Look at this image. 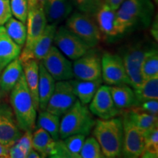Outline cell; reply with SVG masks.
Segmentation results:
<instances>
[{"instance_id":"obj_33","label":"cell","mask_w":158,"mask_h":158,"mask_svg":"<svg viewBox=\"0 0 158 158\" xmlns=\"http://www.w3.org/2000/svg\"><path fill=\"white\" fill-rule=\"evenodd\" d=\"M105 157L101 148L94 137L85 139L80 152V158H102Z\"/></svg>"},{"instance_id":"obj_34","label":"cell","mask_w":158,"mask_h":158,"mask_svg":"<svg viewBox=\"0 0 158 158\" xmlns=\"http://www.w3.org/2000/svg\"><path fill=\"white\" fill-rule=\"evenodd\" d=\"M12 14L21 22L26 23L29 11L28 0H10Z\"/></svg>"},{"instance_id":"obj_46","label":"cell","mask_w":158,"mask_h":158,"mask_svg":"<svg viewBox=\"0 0 158 158\" xmlns=\"http://www.w3.org/2000/svg\"><path fill=\"white\" fill-rule=\"evenodd\" d=\"M2 70L1 68H0V74H1V72H2Z\"/></svg>"},{"instance_id":"obj_13","label":"cell","mask_w":158,"mask_h":158,"mask_svg":"<svg viewBox=\"0 0 158 158\" xmlns=\"http://www.w3.org/2000/svg\"><path fill=\"white\" fill-rule=\"evenodd\" d=\"M73 64V77L83 81H94L101 78V59L95 53L87 51Z\"/></svg>"},{"instance_id":"obj_9","label":"cell","mask_w":158,"mask_h":158,"mask_svg":"<svg viewBox=\"0 0 158 158\" xmlns=\"http://www.w3.org/2000/svg\"><path fill=\"white\" fill-rule=\"evenodd\" d=\"M101 78L108 86L130 85L122 57L106 53L101 59Z\"/></svg>"},{"instance_id":"obj_37","label":"cell","mask_w":158,"mask_h":158,"mask_svg":"<svg viewBox=\"0 0 158 158\" xmlns=\"http://www.w3.org/2000/svg\"><path fill=\"white\" fill-rule=\"evenodd\" d=\"M10 0H0V26H4L12 17Z\"/></svg>"},{"instance_id":"obj_10","label":"cell","mask_w":158,"mask_h":158,"mask_svg":"<svg viewBox=\"0 0 158 158\" xmlns=\"http://www.w3.org/2000/svg\"><path fill=\"white\" fill-rule=\"evenodd\" d=\"M40 62L56 81H68L74 78L73 64L56 46L52 45Z\"/></svg>"},{"instance_id":"obj_31","label":"cell","mask_w":158,"mask_h":158,"mask_svg":"<svg viewBox=\"0 0 158 158\" xmlns=\"http://www.w3.org/2000/svg\"><path fill=\"white\" fill-rule=\"evenodd\" d=\"M146 142L141 157L155 158L158 157V127L145 134Z\"/></svg>"},{"instance_id":"obj_16","label":"cell","mask_w":158,"mask_h":158,"mask_svg":"<svg viewBox=\"0 0 158 158\" xmlns=\"http://www.w3.org/2000/svg\"><path fill=\"white\" fill-rule=\"evenodd\" d=\"M95 15L100 32L108 36H116L120 35L116 10L112 9L107 4L103 2L97 11Z\"/></svg>"},{"instance_id":"obj_15","label":"cell","mask_w":158,"mask_h":158,"mask_svg":"<svg viewBox=\"0 0 158 158\" xmlns=\"http://www.w3.org/2000/svg\"><path fill=\"white\" fill-rule=\"evenodd\" d=\"M147 51L133 48L124 54L122 60L129 78L130 85L133 89L141 86L144 79L141 73V65Z\"/></svg>"},{"instance_id":"obj_8","label":"cell","mask_w":158,"mask_h":158,"mask_svg":"<svg viewBox=\"0 0 158 158\" xmlns=\"http://www.w3.org/2000/svg\"><path fill=\"white\" fill-rule=\"evenodd\" d=\"M54 43L56 48L71 60L80 58L90 49L81 39L64 26L56 29Z\"/></svg>"},{"instance_id":"obj_6","label":"cell","mask_w":158,"mask_h":158,"mask_svg":"<svg viewBox=\"0 0 158 158\" xmlns=\"http://www.w3.org/2000/svg\"><path fill=\"white\" fill-rule=\"evenodd\" d=\"M66 27L82 40L89 48H94L101 39V32L91 15L76 12L69 15Z\"/></svg>"},{"instance_id":"obj_11","label":"cell","mask_w":158,"mask_h":158,"mask_svg":"<svg viewBox=\"0 0 158 158\" xmlns=\"http://www.w3.org/2000/svg\"><path fill=\"white\" fill-rule=\"evenodd\" d=\"M77 100L72 86L68 81H59L56 82L55 88L45 110L47 111L62 116L70 109Z\"/></svg>"},{"instance_id":"obj_12","label":"cell","mask_w":158,"mask_h":158,"mask_svg":"<svg viewBox=\"0 0 158 158\" xmlns=\"http://www.w3.org/2000/svg\"><path fill=\"white\" fill-rule=\"evenodd\" d=\"M10 106L0 102V142L10 148L22 135Z\"/></svg>"},{"instance_id":"obj_19","label":"cell","mask_w":158,"mask_h":158,"mask_svg":"<svg viewBox=\"0 0 158 158\" xmlns=\"http://www.w3.org/2000/svg\"><path fill=\"white\" fill-rule=\"evenodd\" d=\"M21 48L12 40L4 26H0V68L2 70L6 65L18 58Z\"/></svg>"},{"instance_id":"obj_29","label":"cell","mask_w":158,"mask_h":158,"mask_svg":"<svg viewBox=\"0 0 158 158\" xmlns=\"http://www.w3.org/2000/svg\"><path fill=\"white\" fill-rule=\"evenodd\" d=\"M5 30L9 37L21 48L24 45L27 37V27L24 23L14 18H10L5 24Z\"/></svg>"},{"instance_id":"obj_32","label":"cell","mask_w":158,"mask_h":158,"mask_svg":"<svg viewBox=\"0 0 158 158\" xmlns=\"http://www.w3.org/2000/svg\"><path fill=\"white\" fill-rule=\"evenodd\" d=\"M86 139V135L75 134L62 139L65 149L70 158H80V152Z\"/></svg>"},{"instance_id":"obj_2","label":"cell","mask_w":158,"mask_h":158,"mask_svg":"<svg viewBox=\"0 0 158 158\" xmlns=\"http://www.w3.org/2000/svg\"><path fill=\"white\" fill-rule=\"evenodd\" d=\"M93 135L100 144L105 157H119L123 143L122 118L113 117L95 121Z\"/></svg>"},{"instance_id":"obj_47","label":"cell","mask_w":158,"mask_h":158,"mask_svg":"<svg viewBox=\"0 0 158 158\" xmlns=\"http://www.w3.org/2000/svg\"><path fill=\"white\" fill-rule=\"evenodd\" d=\"M0 92H1V89H0Z\"/></svg>"},{"instance_id":"obj_28","label":"cell","mask_w":158,"mask_h":158,"mask_svg":"<svg viewBox=\"0 0 158 158\" xmlns=\"http://www.w3.org/2000/svg\"><path fill=\"white\" fill-rule=\"evenodd\" d=\"M138 105L149 100H158V77L144 81L141 86L135 89Z\"/></svg>"},{"instance_id":"obj_17","label":"cell","mask_w":158,"mask_h":158,"mask_svg":"<svg viewBox=\"0 0 158 158\" xmlns=\"http://www.w3.org/2000/svg\"><path fill=\"white\" fill-rule=\"evenodd\" d=\"M43 10L47 22L57 25L71 14L73 5L70 0H47Z\"/></svg>"},{"instance_id":"obj_18","label":"cell","mask_w":158,"mask_h":158,"mask_svg":"<svg viewBox=\"0 0 158 158\" xmlns=\"http://www.w3.org/2000/svg\"><path fill=\"white\" fill-rule=\"evenodd\" d=\"M26 83L30 92L35 107L39 110V62L34 59L22 63Z\"/></svg>"},{"instance_id":"obj_4","label":"cell","mask_w":158,"mask_h":158,"mask_svg":"<svg viewBox=\"0 0 158 158\" xmlns=\"http://www.w3.org/2000/svg\"><path fill=\"white\" fill-rule=\"evenodd\" d=\"M95 120L86 107L77 99L70 109L62 115L59 126V138L64 139L75 134L89 135Z\"/></svg>"},{"instance_id":"obj_5","label":"cell","mask_w":158,"mask_h":158,"mask_svg":"<svg viewBox=\"0 0 158 158\" xmlns=\"http://www.w3.org/2000/svg\"><path fill=\"white\" fill-rule=\"evenodd\" d=\"M27 37L24 48L21 51L19 58L21 63L33 59V50L37 40L42 35L46 27L47 20L44 10L35 7L29 9L27 18Z\"/></svg>"},{"instance_id":"obj_45","label":"cell","mask_w":158,"mask_h":158,"mask_svg":"<svg viewBox=\"0 0 158 158\" xmlns=\"http://www.w3.org/2000/svg\"><path fill=\"white\" fill-rule=\"evenodd\" d=\"M28 3H29V9H31L36 6V0H28Z\"/></svg>"},{"instance_id":"obj_44","label":"cell","mask_w":158,"mask_h":158,"mask_svg":"<svg viewBox=\"0 0 158 158\" xmlns=\"http://www.w3.org/2000/svg\"><path fill=\"white\" fill-rule=\"evenodd\" d=\"M47 0H36V6L40 8L44 9L45 2H46Z\"/></svg>"},{"instance_id":"obj_26","label":"cell","mask_w":158,"mask_h":158,"mask_svg":"<svg viewBox=\"0 0 158 158\" xmlns=\"http://www.w3.org/2000/svg\"><path fill=\"white\" fill-rule=\"evenodd\" d=\"M56 31V25L47 23L42 35L37 40L33 50V59L37 62H40L50 51L54 43Z\"/></svg>"},{"instance_id":"obj_20","label":"cell","mask_w":158,"mask_h":158,"mask_svg":"<svg viewBox=\"0 0 158 158\" xmlns=\"http://www.w3.org/2000/svg\"><path fill=\"white\" fill-rule=\"evenodd\" d=\"M109 88L114 104L120 110L138 106L134 90L129 85L109 86Z\"/></svg>"},{"instance_id":"obj_1","label":"cell","mask_w":158,"mask_h":158,"mask_svg":"<svg viewBox=\"0 0 158 158\" xmlns=\"http://www.w3.org/2000/svg\"><path fill=\"white\" fill-rule=\"evenodd\" d=\"M11 107L22 131H31L36 125L37 109L26 83L23 73L10 91Z\"/></svg>"},{"instance_id":"obj_25","label":"cell","mask_w":158,"mask_h":158,"mask_svg":"<svg viewBox=\"0 0 158 158\" xmlns=\"http://www.w3.org/2000/svg\"><path fill=\"white\" fill-rule=\"evenodd\" d=\"M124 110H125L132 122L145 134L157 127V115H154L145 111L138 106Z\"/></svg>"},{"instance_id":"obj_41","label":"cell","mask_w":158,"mask_h":158,"mask_svg":"<svg viewBox=\"0 0 158 158\" xmlns=\"http://www.w3.org/2000/svg\"><path fill=\"white\" fill-rule=\"evenodd\" d=\"M9 157V148L0 142V158Z\"/></svg>"},{"instance_id":"obj_42","label":"cell","mask_w":158,"mask_h":158,"mask_svg":"<svg viewBox=\"0 0 158 158\" xmlns=\"http://www.w3.org/2000/svg\"><path fill=\"white\" fill-rule=\"evenodd\" d=\"M152 35L154 37L156 40L157 41V38H158V33H157V20L154 22L153 26H152Z\"/></svg>"},{"instance_id":"obj_43","label":"cell","mask_w":158,"mask_h":158,"mask_svg":"<svg viewBox=\"0 0 158 158\" xmlns=\"http://www.w3.org/2000/svg\"><path fill=\"white\" fill-rule=\"evenodd\" d=\"M40 155L37 152L36 150H35L34 149H31L29 152L27 154V158H40Z\"/></svg>"},{"instance_id":"obj_36","label":"cell","mask_w":158,"mask_h":158,"mask_svg":"<svg viewBox=\"0 0 158 158\" xmlns=\"http://www.w3.org/2000/svg\"><path fill=\"white\" fill-rule=\"evenodd\" d=\"M15 143L25 152L27 156V154L32 149V132L24 131Z\"/></svg>"},{"instance_id":"obj_39","label":"cell","mask_w":158,"mask_h":158,"mask_svg":"<svg viewBox=\"0 0 158 158\" xmlns=\"http://www.w3.org/2000/svg\"><path fill=\"white\" fill-rule=\"evenodd\" d=\"M9 157L10 158H26L27 154L16 143H14L9 148Z\"/></svg>"},{"instance_id":"obj_35","label":"cell","mask_w":158,"mask_h":158,"mask_svg":"<svg viewBox=\"0 0 158 158\" xmlns=\"http://www.w3.org/2000/svg\"><path fill=\"white\" fill-rule=\"evenodd\" d=\"M78 9L89 15H95L103 3L102 0H73Z\"/></svg>"},{"instance_id":"obj_3","label":"cell","mask_w":158,"mask_h":158,"mask_svg":"<svg viewBox=\"0 0 158 158\" xmlns=\"http://www.w3.org/2000/svg\"><path fill=\"white\" fill-rule=\"evenodd\" d=\"M155 6L151 0H124L116 10L120 34L135 25L147 27L152 19Z\"/></svg>"},{"instance_id":"obj_24","label":"cell","mask_w":158,"mask_h":158,"mask_svg":"<svg viewBox=\"0 0 158 158\" xmlns=\"http://www.w3.org/2000/svg\"><path fill=\"white\" fill-rule=\"evenodd\" d=\"M56 81L45 70L42 63L39 62V110H44L51 94L54 92Z\"/></svg>"},{"instance_id":"obj_7","label":"cell","mask_w":158,"mask_h":158,"mask_svg":"<svg viewBox=\"0 0 158 158\" xmlns=\"http://www.w3.org/2000/svg\"><path fill=\"white\" fill-rule=\"evenodd\" d=\"M123 143L121 155L127 158L141 157L145 146V133L136 127L128 117L125 110L123 112Z\"/></svg>"},{"instance_id":"obj_30","label":"cell","mask_w":158,"mask_h":158,"mask_svg":"<svg viewBox=\"0 0 158 158\" xmlns=\"http://www.w3.org/2000/svg\"><path fill=\"white\" fill-rule=\"evenodd\" d=\"M141 73L144 81L158 77V54L157 49L147 51L142 62Z\"/></svg>"},{"instance_id":"obj_21","label":"cell","mask_w":158,"mask_h":158,"mask_svg":"<svg viewBox=\"0 0 158 158\" xmlns=\"http://www.w3.org/2000/svg\"><path fill=\"white\" fill-rule=\"evenodd\" d=\"M75 95L83 105L89 103L95 94L97 90L101 86L102 78L94 81H83L79 79H70Z\"/></svg>"},{"instance_id":"obj_23","label":"cell","mask_w":158,"mask_h":158,"mask_svg":"<svg viewBox=\"0 0 158 158\" xmlns=\"http://www.w3.org/2000/svg\"><path fill=\"white\" fill-rule=\"evenodd\" d=\"M0 74V89L4 93L10 92L23 73L22 63L19 57L6 65Z\"/></svg>"},{"instance_id":"obj_38","label":"cell","mask_w":158,"mask_h":158,"mask_svg":"<svg viewBox=\"0 0 158 158\" xmlns=\"http://www.w3.org/2000/svg\"><path fill=\"white\" fill-rule=\"evenodd\" d=\"M142 110L149 113L157 115L158 113V100H149L143 102L141 103V106H139Z\"/></svg>"},{"instance_id":"obj_14","label":"cell","mask_w":158,"mask_h":158,"mask_svg":"<svg viewBox=\"0 0 158 158\" xmlns=\"http://www.w3.org/2000/svg\"><path fill=\"white\" fill-rule=\"evenodd\" d=\"M91 113L102 119L115 117L121 110L116 107L110 94L109 86H100L90 102Z\"/></svg>"},{"instance_id":"obj_27","label":"cell","mask_w":158,"mask_h":158,"mask_svg":"<svg viewBox=\"0 0 158 158\" xmlns=\"http://www.w3.org/2000/svg\"><path fill=\"white\" fill-rule=\"evenodd\" d=\"M36 124L37 127L48 132L55 141L59 139L60 116L47 111L46 110H40L39 115L37 116Z\"/></svg>"},{"instance_id":"obj_40","label":"cell","mask_w":158,"mask_h":158,"mask_svg":"<svg viewBox=\"0 0 158 158\" xmlns=\"http://www.w3.org/2000/svg\"><path fill=\"white\" fill-rule=\"evenodd\" d=\"M104 1L105 3L107 4L112 9L116 10L124 0H104Z\"/></svg>"},{"instance_id":"obj_22","label":"cell","mask_w":158,"mask_h":158,"mask_svg":"<svg viewBox=\"0 0 158 158\" xmlns=\"http://www.w3.org/2000/svg\"><path fill=\"white\" fill-rule=\"evenodd\" d=\"M56 141L48 132L37 127L32 133V149L40 155L41 157H53L56 152Z\"/></svg>"}]
</instances>
